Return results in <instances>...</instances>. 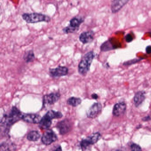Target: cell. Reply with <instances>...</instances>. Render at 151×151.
I'll return each mask as SVG.
<instances>
[{
  "mask_svg": "<svg viewBox=\"0 0 151 151\" xmlns=\"http://www.w3.org/2000/svg\"><path fill=\"white\" fill-rule=\"evenodd\" d=\"M101 138V135L99 132H93L86 138L81 139L79 143L80 148L83 151L88 150L92 146L95 145Z\"/></svg>",
  "mask_w": 151,
  "mask_h": 151,
  "instance_id": "5b68a950",
  "label": "cell"
},
{
  "mask_svg": "<svg viewBox=\"0 0 151 151\" xmlns=\"http://www.w3.org/2000/svg\"><path fill=\"white\" fill-rule=\"evenodd\" d=\"M146 52L147 54H150L151 52V46L149 45L147 46V47H146L145 49Z\"/></svg>",
  "mask_w": 151,
  "mask_h": 151,
  "instance_id": "4316f807",
  "label": "cell"
},
{
  "mask_svg": "<svg viewBox=\"0 0 151 151\" xmlns=\"http://www.w3.org/2000/svg\"><path fill=\"white\" fill-rule=\"evenodd\" d=\"M146 93L145 91H139L135 93L133 98V103L136 108L139 107L146 99Z\"/></svg>",
  "mask_w": 151,
  "mask_h": 151,
  "instance_id": "9a60e30c",
  "label": "cell"
},
{
  "mask_svg": "<svg viewBox=\"0 0 151 151\" xmlns=\"http://www.w3.org/2000/svg\"><path fill=\"white\" fill-rule=\"evenodd\" d=\"M142 121L144 122H149L151 120V116L150 115H147L146 116H144L141 119Z\"/></svg>",
  "mask_w": 151,
  "mask_h": 151,
  "instance_id": "d4e9b609",
  "label": "cell"
},
{
  "mask_svg": "<svg viewBox=\"0 0 151 151\" xmlns=\"http://www.w3.org/2000/svg\"><path fill=\"white\" fill-rule=\"evenodd\" d=\"M141 127H142V125L141 124H139V125H138V126H137V129H140V128H141Z\"/></svg>",
  "mask_w": 151,
  "mask_h": 151,
  "instance_id": "f1b7e54d",
  "label": "cell"
},
{
  "mask_svg": "<svg viewBox=\"0 0 151 151\" xmlns=\"http://www.w3.org/2000/svg\"><path fill=\"white\" fill-rule=\"evenodd\" d=\"M79 29L73 28L70 25L65 27L63 29V31L65 34H70V33H76L79 31Z\"/></svg>",
  "mask_w": 151,
  "mask_h": 151,
  "instance_id": "44dd1931",
  "label": "cell"
},
{
  "mask_svg": "<svg viewBox=\"0 0 151 151\" xmlns=\"http://www.w3.org/2000/svg\"><path fill=\"white\" fill-rule=\"evenodd\" d=\"M40 137V134L38 131L32 130L27 135V139L29 141H37Z\"/></svg>",
  "mask_w": 151,
  "mask_h": 151,
  "instance_id": "d6986e66",
  "label": "cell"
},
{
  "mask_svg": "<svg viewBox=\"0 0 151 151\" xmlns=\"http://www.w3.org/2000/svg\"><path fill=\"white\" fill-rule=\"evenodd\" d=\"M84 20L85 18L83 17L77 16L73 17L70 20L69 25L73 28L79 29L80 25L84 22Z\"/></svg>",
  "mask_w": 151,
  "mask_h": 151,
  "instance_id": "2e32d148",
  "label": "cell"
},
{
  "mask_svg": "<svg viewBox=\"0 0 151 151\" xmlns=\"http://www.w3.org/2000/svg\"><path fill=\"white\" fill-rule=\"evenodd\" d=\"M69 72V69L65 66H58L55 68H50L49 70L50 76L52 77L56 78L67 76Z\"/></svg>",
  "mask_w": 151,
  "mask_h": 151,
  "instance_id": "30bf717a",
  "label": "cell"
},
{
  "mask_svg": "<svg viewBox=\"0 0 151 151\" xmlns=\"http://www.w3.org/2000/svg\"><path fill=\"white\" fill-rule=\"evenodd\" d=\"M63 116V114L60 111L49 110L43 117H41L38 123L39 127L42 130L49 129L52 125L53 119H60Z\"/></svg>",
  "mask_w": 151,
  "mask_h": 151,
  "instance_id": "7a4b0ae2",
  "label": "cell"
},
{
  "mask_svg": "<svg viewBox=\"0 0 151 151\" xmlns=\"http://www.w3.org/2000/svg\"><path fill=\"white\" fill-rule=\"evenodd\" d=\"M94 34L93 30L84 32L79 36V41L84 45L92 43L94 40Z\"/></svg>",
  "mask_w": 151,
  "mask_h": 151,
  "instance_id": "7c38bea8",
  "label": "cell"
},
{
  "mask_svg": "<svg viewBox=\"0 0 151 151\" xmlns=\"http://www.w3.org/2000/svg\"><path fill=\"white\" fill-rule=\"evenodd\" d=\"M60 97V93L58 92L44 95L43 99V107L54 105L59 100Z\"/></svg>",
  "mask_w": 151,
  "mask_h": 151,
  "instance_id": "ba28073f",
  "label": "cell"
},
{
  "mask_svg": "<svg viewBox=\"0 0 151 151\" xmlns=\"http://www.w3.org/2000/svg\"><path fill=\"white\" fill-rule=\"evenodd\" d=\"M82 100L80 98L71 97L69 98L67 101V104L73 107L78 106L82 103Z\"/></svg>",
  "mask_w": 151,
  "mask_h": 151,
  "instance_id": "ac0fdd59",
  "label": "cell"
},
{
  "mask_svg": "<svg viewBox=\"0 0 151 151\" xmlns=\"http://www.w3.org/2000/svg\"><path fill=\"white\" fill-rule=\"evenodd\" d=\"M130 0H113L111 3V10L113 14H116L120 11Z\"/></svg>",
  "mask_w": 151,
  "mask_h": 151,
  "instance_id": "4fadbf2b",
  "label": "cell"
},
{
  "mask_svg": "<svg viewBox=\"0 0 151 151\" xmlns=\"http://www.w3.org/2000/svg\"><path fill=\"white\" fill-rule=\"evenodd\" d=\"M22 114L16 106H13L10 112L0 117V135H8L11 126L22 119Z\"/></svg>",
  "mask_w": 151,
  "mask_h": 151,
  "instance_id": "6da1fadb",
  "label": "cell"
},
{
  "mask_svg": "<svg viewBox=\"0 0 151 151\" xmlns=\"http://www.w3.org/2000/svg\"><path fill=\"white\" fill-rule=\"evenodd\" d=\"M41 118L40 115L35 114H24L22 116V120L29 123L38 124Z\"/></svg>",
  "mask_w": 151,
  "mask_h": 151,
  "instance_id": "5bb4252c",
  "label": "cell"
},
{
  "mask_svg": "<svg viewBox=\"0 0 151 151\" xmlns=\"http://www.w3.org/2000/svg\"><path fill=\"white\" fill-rule=\"evenodd\" d=\"M17 147L13 142L5 141L0 145V150L1 151H14Z\"/></svg>",
  "mask_w": 151,
  "mask_h": 151,
  "instance_id": "e0dca14e",
  "label": "cell"
},
{
  "mask_svg": "<svg viewBox=\"0 0 151 151\" xmlns=\"http://www.w3.org/2000/svg\"><path fill=\"white\" fill-rule=\"evenodd\" d=\"M125 39L126 42L129 43L133 40V37L130 33H129L125 36Z\"/></svg>",
  "mask_w": 151,
  "mask_h": 151,
  "instance_id": "cb8c5ba5",
  "label": "cell"
},
{
  "mask_svg": "<svg viewBox=\"0 0 151 151\" xmlns=\"http://www.w3.org/2000/svg\"><path fill=\"white\" fill-rule=\"evenodd\" d=\"M55 127L60 135H64L71 130L72 128V122L69 119L66 118L58 122Z\"/></svg>",
  "mask_w": 151,
  "mask_h": 151,
  "instance_id": "8992f818",
  "label": "cell"
},
{
  "mask_svg": "<svg viewBox=\"0 0 151 151\" xmlns=\"http://www.w3.org/2000/svg\"><path fill=\"white\" fill-rule=\"evenodd\" d=\"M35 59V54L32 50L25 52L23 56V59L26 63L32 62Z\"/></svg>",
  "mask_w": 151,
  "mask_h": 151,
  "instance_id": "ffe728a7",
  "label": "cell"
},
{
  "mask_svg": "<svg viewBox=\"0 0 151 151\" xmlns=\"http://www.w3.org/2000/svg\"><path fill=\"white\" fill-rule=\"evenodd\" d=\"M53 151H62V148L61 146L60 145H58L55 147L53 149H51Z\"/></svg>",
  "mask_w": 151,
  "mask_h": 151,
  "instance_id": "484cf974",
  "label": "cell"
},
{
  "mask_svg": "<svg viewBox=\"0 0 151 151\" xmlns=\"http://www.w3.org/2000/svg\"><path fill=\"white\" fill-rule=\"evenodd\" d=\"M143 60H144V58L132 59V60L124 62L123 63V65L124 66H131V65H132L133 64H136V63H137Z\"/></svg>",
  "mask_w": 151,
  "mask_h": 151,
  "instance_id": "7402d4cb",
  "label": "cell"
},
{
  "mask_svg": "<svg viewBox=\"0 0 151 151\" xmlns=\"http://www.w3.org/2000/svg\"><path fill=\"white\" fill-rule=\"evenodd\" d=\"M129 146L130 149L132 151H141L142 150L141 147L139 145L133 142H130L129 144Z\"/></svg>",
  "mask_w": 151,
  "mask_h": 151,
  "instance_id": "603a6c76",
  "label": "cell"
},
{
  "mask_svg": "<svg viewBox=\"0 0 151 151\" xmlns=\"http://www.w3.org/2000/svg\"><path fill=\"white\" fill-rule=\"evenodd\" d=\"M99 95L96 93H93V94H92L91 95V98L92 99H93L94 100H97L99 99Z\"/></svg>",
  "mask_w": 151,
  "mask_h": 151,
  "instance_id": "83f0119b",
  "label": "cell"
},
{
  "mask_svg": "<svg viewBox=\"0 0 151 151\" xmlns=\"http://www.w3.org/2000/svg\"><path fill=\"white\" fill-rule=\"evenodd\" d=\"M23 19L27 23L34 24L41 22L49 23L51 19L50 17L40 13H25L22 15Z\"/></svg>",
  "mask_w": 151,
  "mask_h": 151,
  "instance_id": "277c9868",
  "label": "cell"
},
{
  "mask_svg": "<svg viewBox=\"0 0 151 151\" xmlns=\"http://www.w3.org/2000/svg\"><path fill=\"white\" fill-rule=\"evenodd\" d=\"M58 139V136L52 129H47L43 133L41 141L44 145H49Z\"/></svg>",
  "mask_w": 151,
  "mask_h": 151,
  "instance_id": "52a82bcc",
  "label": "cell"
},
{
  "mask_svg": "<svg viewBox=\"0 0 151 151\" xmlns=\"http://www.w3.org/2000/svg\"><path fill=\"white\" fill-rule=\"evenodd\" d=\"M127 105L124 101H121L116 103L113 107V114L114 116L121 117L123 116L126 112Z\"/></svg>",
  "mask_w": 151,
  "mask_h": 151,
  "instance_id": "8fae6325",
  "label": "cell"
},
{
  "mask_svg": "<svg viewBox=\"0 0 151 151\" xmlns=\"http://www.w3.org/2000/svg\"><path fill=\"white\" fill-rule=\"evenodd\" d=\"M94 57L95 54L93 51L88 52L83 56L78 65V72L80 75L86 76L90 71Z\"/></svg>",
  "mask_w": 151,
  "mask_h": 151,
  "instance_id": "3957f363",
  "label": "cell"
},
{
  "mask_svg": "<svg viewBox=\"0 0 151 151\" xmlns=\"http://www.w3.org/2000/svg\"><path fill=\"white\" fill-rule=\"evenodd\" d=\"M102 108V105L100 102H95L90 107L86 112V116L90 119L96 118L101 113Z\"/></svg>",
  "mask_w": 151,
  "mask_h": 151,
  "instance_id": "9c48e42d",
  "label": "cell"
}]
</instances>
